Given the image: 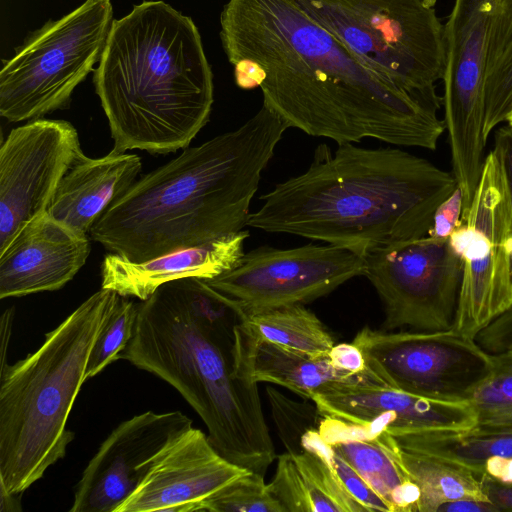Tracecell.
I'll list each match as a JSON object with an SVG mask.
<instances>
[{
  "instance_id": "obj_21",
  "label": "cell",
  "mask_w": 512,
  "mask_h": 512,
  "mask_svg": "<svg viewBox=\"0 0 512 512\" xmlns=\"http://www.w3.org/2000/svg\"><path fill=\"white\" fill-rule=\"evenodd\" d=\"M141 168L136 154L112 149L100 158L84 155L59 182L47 212L88 235L104 212L136 181Z\"/></svg>"
},
{
  "instance_id": "obj_16",
  "label": "cell",
  "mask_w": 512,
  "mask_h": 512,
  "mask_svg": "<svg viewBox=\"0 0 512 512\" xmlns=\"http://www.w3.org/2000/svg\"><path fill=\"white\" fill-rule=\"evenodd\" d=\"M310 401L321 416L388 432L458 431L476 424L468 401L410 393L376 381L366 370L328 383Z\"/></svg>"
},
{
  "instance_id": "obj_2",
  "label": "cell",
  "mask_w": 512,
  "mask_h": 512,
  "mask_svg": "<svg viewBox=\"0 0 512 512\" xmlns=\"http://www.w3.org/2000/svg\"><path fill=\"white\" fill-rule=\"evenodd\" d=\"M452 172L399 148L320 144L309 168L262 195L248 226L349 249L363 258L426 236L457 188Z\"/></svg>"
},
{
  "instance_id": "obj_38",
  "label": "cell",
  "mask_w": 512,
  "mask_h": 512,
  "mask_svg": "<svg viewBox=\"0 0 512 512\" xmlns=\"http://www.w3.org/2000/svg\"><path fill=\"white\" fill-rule=\"evenodd\" d=\"M436 512H499V509L488 501L462 498L442 503Z\"/></svg>"
},
{
  "instance_id": "obj_35",
  "label": "cell",
  "mask_w": 512,
  "mask_h": 512,
  "mask_svg": "<svg viewBox=\"0 0 512 512\" xmlns=\"http://www.w3.org/2000/svg\"><path fill=\"white\" fill-rule=\"evenodd\" d=\"M328 358L337 370L347 374H359L366 368L364 355L353 342L335 344Z\"/></svg>"
},
{
  "instance_id": "obj_29",
  "label": "cell",
  "mask_w": 512,
  "mask_h": 512,
  "mask_svg": "<svg viewBox=\"0 0 512 512\" xmlns=\"http://www.w3.org/2000/svg\"><path fill=\"white\" fill-rule=\"evenodd\" d=\"M208 512H284L264 476L249 472L204 501Z\"/></svg>"
},
{
  "instance_id": "obj_23",
  "label": "cell",
  "mask_w": 512,
  "mask_h": 512,
  "mask_svg": "<svg viewBox=\"0 0 512 512\" xmlns=\"http://www.w3.org/2000/svg\"><path fill=\"white\" fill-rule=\"evenodd\" d=\"M232 350L236 370L244 379L275 384L307 400L328 383L353 375L337 370L328 356L313 357L254 339L238 322L233 326Z\"/></svg>"
},
{
  "instance_id": "obj_30",
  "label": "cell",
  "mask_w": 512,
  "mask_h": 512,
  "mask_svg": "<svg viewBox=\"0 0 512 512\" xmlns=\"http://www.w3.org/2000/svg\"><path fill=\"white\" fill-rule=\"evenodd\" d=\"M272 417L278 434L287 452L302 450V437L309 430L318 428L322 418L316 405L304 401H294L269 386L266 388Z\"/></svg>"
},
{
  "instance_id": "obj_36",
  "label": "cell",
  "mask_w": 512,
  "mask_h": 512,
  "mask_svg": "<svg viewBox=\"0 0 512 512\" xmlns=\"http://www.w3.org/2000/svg\"><path fill=\"white\" fill-rule=\"evenodd\" d=\"M493 149L497 151L503 164L512 215V130L508 126L497 130Z\"/></svg>"
},
{
  "instance_id": "obj_27",
  "label": "cell",
  "mask_w": 512,
  "mask_h": 512,
  "mask_svg": "<svg viewBox=\"0 0 512 512\" xmlns=\"http://www.w3.org/2000/svg\"><path fill=\"white\" fill-rule=\"evenodd\" d=\"M493 365L468 398L475 426L512 427V349L492 353Z\"/></svg>"
},
{
  "instance_id": "obj_28",
  "label": "cell",
  "mask_w": 512,
  "mask_h": 512,
  "mask_svg": "<svg viewBox=\"0 0 512 512\" xmlns=\"http://www.w3.org/2000/svg\"><path fill=\"white\" fill-rule=\"evenodd\" d=\"M137 319V303L119 295L107 321L100 330L90 352L86 378L100 373L118 360L119 354L131 340Z\"/></svg>"
},
{
  "instance_id": "obj_3",
  "label": "cell",
  "mask_w": 512,
  "mask_h": 512,
  "mask_svg": "<svg viewBox=\"0 0 512 512\" xmlns=\"http://www.w3.org/2000/svg\"><path fill=\"white\" fill-rule=\"evenodd\" d=\"M287 129L262 105L239 128L185 148L136 180L90 237L110 253L142 262L243 230L262 171Z\"/></svg>"
},
{
  "instance_id": "obj_1",
  "label": "cell",
  "mask_w": 512,
  "mask_h": 512,
  "mask_svg": "<svg viewBox=\"0 0 512 512\" xmlns=\"http://www.w3.org/2000/svg\"><path fill=\"white\" fill-rule=\"evenodd\" d=\"M220 27L237 86L259 87L288 128L337 144L436 149L438 110L375 73L296 0H229Z\"/></svg>"
},
{
  "instance_id": "obj_4",
  "label": "cell",
  "mask_w": 512,
  "mask_h": 512,
  "mask_svg": "<svg viewBox=\"0 0 512 512\" xmlns=\"http://www.w3.org/2000/svg\"><path fill=\"white\" fill-rule=\"evenodd\" d=\"M238 321L232 299L204 279L174 280L137 303L134 333L118 360L173 386L200 416L223 457L264 476L277 456L258 384L235 367Z\"/></svg>"
},
{
  "instance_id": "obj_10",
  "label": "cell",
  "mask_w": 512,
  "mask_h": 512,
  "mask_svg": "<svg viewBox=\"0 0 512 512\" xmlns=\"http://www.w3.org/2000/svg\"><path fill=\"white\" fill-rule=\"evenodd\" d=\"M511 232L506 176L499 154L492 149L470 209L449 237L463 268L454 331L476 339L512 308Z\"/></svg>"
},
{
  "instance_id": "obj_8",
  "label": "cell",
  "mask_w": 512,
  "mask_h": 512,
  "mask_svg": "<svg viewBox=\"0 0 512 512\" xmlns=\"http://www.w3.org/2000/svg\"><path fill=\"white\" fill-rule=\"evenodd\" d=\"M444 40V123L452 173L468 207L485 160V81L512 43V0H454Z\"/></svg>"
},
{
  "instance_id": "obj_20",
  "label": "cell",
  "mask_w": 512,
  "mask_h": 512,
  "mask_svg": "<svg viewBox=\"0 0 512 512\" xmlns=\"http://www.w3.org/2000/svg\"><path fill=\"white\" fill-rule=\"evenodd\" d=\"M317 430L392 512H418L420 490L402 465L387 431L327 416H322Z\"/></svg>"
},
{
  "instance_id": "obj_24",
  "label": "cell",
  "mask_w": 512,
  "mask_h": 512,
  "mask_svg": "<svg viewBox=\"0 0 512 512\" xmlns=\"http://www.w3.org/2000/svg\"><path fill=\"white\" fill-rule=\"evenodd\" d=\"M388 433L399 447L442 458L480 478L512 482V427Z\"/></svg>"
},
{
  "instance_id": "obj_13",
  "label": "cell",
  "mask_w": 512,
  "mask_h": 512,
  "mask_svg": "<svg viewBox=\"0 0 512 512\" xmlns=\"http://www.w3.org/2000/svg\"><path fill=\"white\" fill-rule=\"evenodd\" d=\"M365 259L332 244L292 249L258 247L233 269L204 279L233 300L238 317L325 296L346 281L364 275Z\"/></svg>"
},
{
  "instance_id": "obj_34",
  "label": "cell",
  "mask_w": 512,
  "mask_h": 512,
  "mask_svg": "<svg viewBox=\"0 0 512 512\" xmlns=\"http://www.w3.org/2000/svg\"><path fill=\"white\" fill-rule=\"evenodd\" d=\"M476 341L489 353L511 350L512 308L479 333Z\"/></svg>"
},
{
  "instance_id": "obj_41",
  "label": "cell",
  "mask_w": 512,
  "mask_h": 512,
  "mask_svg": "<svg viewBox=\"0 0 512 512\" xmlns=\"http://www.w3.org/2000/svg\"><path fill=\"white\" fill-rule=\"evenodd\" d=\"M506 122L508 123L507 126L512 130V105L507 115Z\"/></svg>"
},
{
  "instance_id": "obj_5",
  "label": "cell",
  "mask_w": 512,
  "mask_h": 512,
  "mask_svg": "<svg viewBox=\"0 0 512 512\" xmlns=\"http://www.w3.org/2000/svg\"><path fill=\"white\" fill-rule=\"evenodd\" d=\"M93 83L113 149L167 154L189 147L210 118L211 66L194 21L162 0L114 19Z\"/></svg>"
},
{
  "instance_id": "obj_32",
  "label": "cell",
  "mask_w": 512,
  "mask_h": 512,
  "mask_svg": "<svg viewBox=\"0 0 512 512\" xmlns=\"http://www.w3.org/2000/svg\"><path fill=\"white\" fill-rule=\"evenodd\" d=\"M304 435L320 449L346 490L361 503L368 512H392L387 502L382 499L340 455L333 451L321 439L317 428L309 430Z\"/></svg>"
},
{
  "instance_id": "obj_37",
  "label": "cell",
  "mask_w": 512,
  "mask_h": 512,
  "mask_svg": "<svg viewBox=\"0 0 512 512\" xmlns=\"http://www.w3.org/2000/svg\"><path fill=\"white\" fill-rule=\"evenodd\" d=\"M481 480L487 500L499 511H512V482L503 483L487 478Z\"/></svg>"
},
{
  "instance_id": "obj_6",
  "label": "cell",
  "mask_w": 512,
  "mask_h": 512,
  "mask_svg": "<svg viewBox=\"0 0 512 512\" xmlns=\"http://www.w3.org/2000/svg\"><path fill=\"white\" fill-rule=\"evenodd\" d=\"M119 294L101 288L26 358L0 369V487L22 494L66 455L67 420Z\"/></svg>"
},
{
  "instance_id": "obj_31",
  "label": "cell",
  "mask_w": 512,
  "mask_h": 512,
  "mask_svg": "<svg viewBox=\"0 0 512 512\" xmlns=\"http://www.w3.org/2000/svg\"><path fill=\"white\" fill-rule=\"evenodd\" d=\"M512 105V43L485 81V116L483 136L487 141L492 130L506 121Z\"/></svg>"
},
{
  "instance_id": "obj_11",
  "label": "cell",
  "mask_w": 512,
  "mask_h": 512,
  "mask_svg": "<svg viewBox=\"0 0 512 512\" xmlns=\"http://www.w3.org/2000/svg\"><path fill=\"white\" fill-rule=\"evenodd\" d=\"M352 342L376 381L443 400L467 401L493 365L492 353L453 329L392 332L365 326Z\"/></svg>"
},
{
  "instance_id": "obj_17",
  "label": "cell",
  "mask_w": 512,
  "mask_h": 512,
  "mask_svg": "<svg viewBox=\"0 0 512 512\" xmlns=\"http://www.w3.org/2000/svg\"><path fill=\"white\" fill-rule=\"evenodd\" d=\"M249 472L223 457L204 432L192 427L163 450L116 512L201 511L205 500Z\"/></svg>"
},
{
  "instance_id": "obj_18",
  "label": "cell",
  "mask_w": 512,
  "mask_h": 512,
  "mask_svg": "<svg viewBox=\"0 0 512 512\" xmlns=\"http://www.w3.org/2000/svg\"><path fill=\"white\" fill-rule=\"evenodd\" d=\"M90 250L88 235L47 211L38 214L0 249V298L62 288L84 266Z\"/></svg>"
},
{
  "instance_id": "obj_19",
  "label": "cell",
  "mask_w": 512,
  "mask_h": 512,
  "mask_svg": "<svg viewBox=\"0 0 512 512\" xmlns=\"http://www.w3.org/2000/svg\"><path fill=\"white\" fill-rule=\"evenodd\" d=\"M247 230L203 245L133 262L108 253L101 264V288L119 295L148 299L161 285L189 277L213 279L235 268L244 256Z\"/></svg>"
},
{
  "instance_id": "obj_22",
  "label": "cell",
  "mask_w": 512,
  "mask_h": 512,
  "mask_svg": "<svg viewBox=\"0 0 512 512\" xmlns=\"http://www.w3.org/2000/svg\"><path fill=\"white\" fill-rule=\"evenodd\" d=\"M268 485L284 512H368L305 435L301 451L277 456L276 470Z\"/></svg>"
},
{
  "instance_id": "obj_25",
  "label": "cell",
  "mask_w": 512,
  "mask_h": 512,
  "mask_svg": "<svg viewBox=\"0 0 512 512\" xmlns=\"http://www.w3.org/2000/svg\"><path fill=\"white\" fill-rule=\"evenodd\" d=\"M241 329L257 340L268 341L313 357L328 356L336 344L322 321L304 304L245 314Z\"/></svg>"
},
{
  "instance_id": "obj_40",
  "label": "cell",
  "mask_w": 512,
  "mask_h": 512,
  "mask_svg": "<svg viewBox=\"0 0 512 512\" xmlns=\"http://www.w3.org/2000/svg\"><path fill=\"white\" fill-rule=\"evenodd\" d=\"M22 494H11L5 489L0 487V511L1 512H14L21 510V499Z\"/></svg>"
},
{
  "instance_id": "obj_39",
  "label": "cell",
  "mask_w": 512,
  "mask_h": 512,
  "mask_svg": "<svg viewBox=\"0 0 512 512\" xmlns=\"http://www.w3.org/2000/svg\"><path fill=\"white\" fill-rule=\"evenodd\" d=\"M14 316V309L9 308L4 311L1 317V364L0 369L3 368L6 363V353L11 336L12 322Z\"/></svg>"
},
{
  "instance_id": "obj_14",
  "label": "cell",
  "mask_w": 512,
  "mask_h": 512,
  "mask_svg": "<svg viewBox=\"0 0 512 512\" xmlns=\"http://www.w3.org/2000/svg\"><path fill=\"white\" fill-rule=\"evenodd\" d=\"M84 155L65 120L35 119L10 131L0 147V249L47 211L59 182Z\"/></svg>"
},
{
  "instance_id": "obj_9",
  "label": "cell",
  "mask_w": 512,
  "mask_h": 512,
  "mask_svg": "<svg viewBox=\"0 0 512 512\" xmlns=\"http://www.w3.org/2000/svg\"><path fill=\"white\" fill-rule=\"evenodd\" d=\"M111 0H85L30 33L0 70V115L40 119L69 107L75 88L94 71L113 25Z\"/></svg>"
},
{
  "instance_id": "obj_26",
  "label": "cell",
  "mask_w": 512,
  "mask_h": 512,
  "mask_svg": "<svg viewBox=\"0 0 512 512\" xmlns=\"http://www.w3.org/2000/svg\"><path fill=\"white\" fill-rule=\"evenodd\" d=\"M395 446L402 465L420 490L418 512H436L442 503L462 498L488 501L481 478L468 469L433 455Z\"/></svg>"
},
{
  "instance_id": "obj_7",
  "label": "cell",
  "mask_w": 512,
  "mask_h": 512,
  "mask_svg": "<svg viewBox=\"0 0 512 512\" xmlns=\"http://www.w3.org/2000/svg\"><path fill=\"white\" fill-rule=\"evenodd\" d=\"M301 9L382 78L440 109L444 24L436 0H296Z\"/></svg>"
},
{
  "instance_id": "obj_33",
  "label": "cell",
  "mask_w": 512,
  "mask_h": 512,
  "mask_svg": "<svg viewBox=\"0 0 512 512\" xmlns=\"http://www.w3.org/2000/svg\"><path fill=\"white\" fill-rule=\"evenodd\" d=\"M463 213V198L459 186L437 207L432 226L427 235L440 239H449L460 224Z\"/></svg>"
},
{
  "instance_id": "obj_12",
  "label": "cell",
  "mask_w": 512,
  "mask_h": 512,
  "mask_svg": "<svg viewBox=\"0 0 512 512\" xmlns=\"http://www.w3.org/2000/svg\"><path fill=\"white\" fill-rule=\"evenodd\" d=\"M364 259V276L384 305V330L452 328L463 268L449 239L426 235L377 250Z\"/></svg>"
},
{
  "instance_id": "obj_15",
  "label": "cell",
  "mask_w": 512,
  "mask_h": 512,
  "mask_svg": "<svg viewBox=\"0 0 512 512\" xmlns=\"http://www.w3.org/2000/svg\"><path fill=\"white\" fill-rule=\"evenodd\" d=\"M192 427L181 411H147L120 423L84 469L69 511L116 512L163 450Z\"/></svg>"
}]
</instances>
